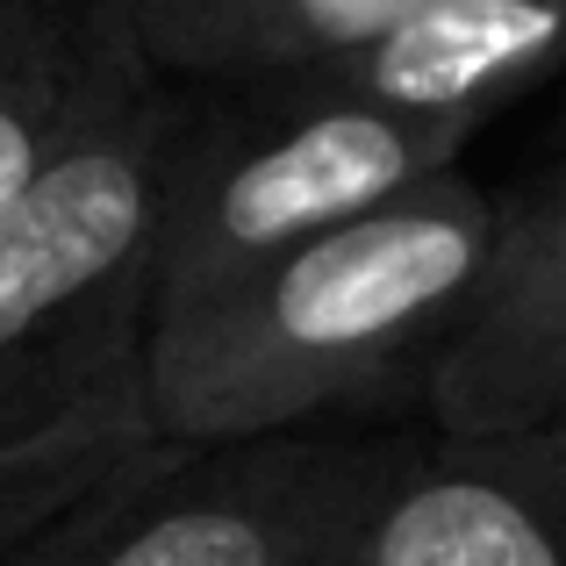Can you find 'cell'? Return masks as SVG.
Segmentation results:
<instances>
[{
	"mask_svg": "<svg viewBox=\"0 0 566 566\" xmlns=\"http://www.w3.org/2000/svg\"><path fill=\"white\" fill-rule=\"evenodd\" d=\"M401 452L395 438L345 430L251 444L158 438L0 566H345Z\"/></svg>",
	"mask_w": 566,
	"mask_h": 566,
	"instance_id": "cell-4",
	"label": "cell"
},
{
	"mask_svg": "<svg viewBox=\"0 0 566 566\" xmlns=\"http://www.w3.org/2000/svg\"><path fill=\"white\" fill-rule=\"evenodd\" d=\"M510 201L467 172L395 193L237 294L151 331L144 395L172 444L302 438L331 416L430 409L502 259Z\"/></svg>",
	"mask_w": 566,
	"mask_h": 566,
	"instance_id": "cell-1",
	"label": "cell"
},
{
	"mask_svg": "<svg viewBox=\"0 0 566 566\" xmlns=\"http://www.w3.org/2000/svg\"><path fill=\"white\" fill-rule=\"evenodd\" d=\"M345 566H566V423L409 444Z\"/></svg>",
	"mask_w": 566,
	"mask_h": 566,
	"instance_id": "cell-5",
	"label": "cell"
},
{
	"mask_svg": "<svg viewBox=\"0 0 566 566\" xmlns=\"http://www.w3.org/2000/svg\"><path fill=\"white\" fill-rule=\"evenodd\" d=\"M553 72H566V0H444L366 51L308 65V80L395 115L488 129Z\"/></svg>",
	"mask_w": 566,
	"mask_h": 566,
	"instance_id": "cell-7",
	"label": "cell"
},
{
	"mask_svg": "<svg viewBox=\"0 0 566 566\" xmlns=\"http://www.w3.org/2000/svg\"><path fill=\"white\" fill-rule=\"evenodd\" d=\"M29 8H51V14H86V8H108V0H29Z\"/></svg>",
	"mask_w": 566,
	"mask_h": 566,
	"instance_id": "cell-11",
	"label": "cell"
},
{
	"mask_svg": "<svg viewBox=\"0 0 566 566\" xmlns=\"http://www.w3.org/2000/svg\"><path fill=\"white\" fill-rule=\"evenodd\" d=\"M438 430L566 423V158L510 201L502 259L430 387Z\"/></svg>",
	"mask_w": 566,
	"mask_h": 566,
	"instance_id": "cell-6",
	"label": "cell"
},
{
	"mask_svg": "<svg viewBox=\"0 0 566 566\" xmlns=\"http://www.w3.org/2000/svg\"><path fill=\"white\" fill-rule=\"evenodd\" d=\"M158 444L151 423V395L123 387V395H101L94 409L65 416L51 430H29V438H0V559L22 553L36 531H51L57 516L80 495H94L115 467Z\"/></svg>",
	"mask_w": 566,
	"mask_h": 566,
	"instance_id": "cell-10",
	"label": "cell"
},
{
	"mask_svg": "<svg viewBox=\"0 0 566 566\" xmlns=\"http://www.w3.org/2000/svg\"><path fill=\"white\" fill-rule=\"evenodd\" d=\"M180 115L187 86L151 65L137 0H108L94 94L0 222V438L144 380Z\"/></svg>",
	"mask_w": 566,
	"mask_h": 566,
	"instance_id": "cell-2",
	"label": "cell"
},
{
	"mask_svg": "<svg viewBox=\"0 0 566 566\" xmlns=\"http://www.w3.org/2000/svg\"><path fill=\"white\" fill-rule=\"evenodd\" d=\"M101 22L108 8L51 14L29 0H0V222L80 123L101 72Z\"/></svg>",
	"mask_w": 566,
	"mask_h": 566,
	"instance_id": "cell-9",
	"label": "cell"
},
{
	"mask_svg": "<svg viewBox=\"0 0 566 566\" xmlns=\"http://www.w3.org/2000/svg\"><path fill=\"white\" fill-rule=\"evenodd\" d=\"M444 0H137L144 51L166 80L237 86L352 57Z\"/></svg>",
	"mask_w": 566,
	"mask_h": 566,
	"instance_id": "cell-8",
	"label": "cell"
},
{
	"mask_svg": "<svg viewBox=\"0 0 566 566\" xmlns=\"http://www.w3.org/2000/svg\"><path fill=\"white\" fill-rule=\"evenodd\" d=\"M467 144L473 123L395 115L308 72L187 86L158 237V323L222 302L287 251L452 172Z\"/></svg>",
	"mask_w": 566,
	"mask_h": 566,
	"instance_id": "cell-3",
	"label": "cell"
}]
</instances>
